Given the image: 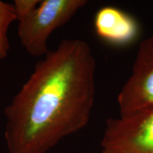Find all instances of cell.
Returning a JSON list of instances; mask_svg holds the SVG:
<instances>
[{"mask_svg":"<svg viewBox=\"0 0 153 153\" xmlns=\"http://www.w3.org/2000/svg\"><path fill=\"white\" fill-rule=\"evenodd\" d=\"M96 60L87 41L64 39L36 63L4 108L8 153H45L89 123Z\"/></svg>","mask_w":153,"mask_h":153,"instance_id":"obj_1","label":"cell"},{"mask_svg":"<svg viewBox=\"0 0 153 153\" xmlns=\"http://www.w3.org/2000/svg\"><path fill=\"white\" fill-rule=\"evenodd\" d=\"M87 0H43L26 19L19 22L20 43L30 55L43 57L48 52V40L57 28L71 20Z\"/></svg>","mask_w":153,"mask_h":153,"instance_id":"obj_2","label":"cell"},{"mask_svg":"<svg viewBox=\"0 0 153 153\" xmlns=\"http://www.w3.org/2000/svg\"><path fill=\"white\" fill-rule=\"evenodd\" d=\"M101 153H153V108L108 118Z\"/></svg>","mask_w":153,"mask_h":153,"instance_id":"obj_3","label":"cell"},{"mask_svg":"<svg viewBox=\"0 0 153 153\" xmlns=\"http://www.w3.org/2000/svg\"><path fill=\"white\" fill-rule=\"evenodd\" d=\"M120 116L153 108V36L140 44L132 72L118 93Z\"/></svg>","mask_w":153,"mask_h":153,"instance_id":"obj_4","label":"cell"},{"mask_svg":"<svg viewBox=\"0 0 153 153\" xmlns=\"http://www.w3.org/2000/svg\"><path fill=\"white\" fill-rule=\"evenodd\" d=\"M94 28L101 39L116 46H124L135 41L140 33L137 20L117 7L107 6L97 11Z\"/></svg>","mask_w":153,"mask_h":153,"instance_id":"obj_5","label":"cell"},{"mask_svg":"<svg viewBox=\"0 0 153 153\" xmlns=\"http://www.w3.org/2000/svg\"><path fill=\"white\" fill-rule=\"evenodd\" d=\"M15 21L16 18L12 4L0 0V62L8 55L10 48L8 30Z\"/></svg>","mask_w":153,"mask_h":153,"instance_id":"obj_6","label":"cell"},{"mask_svg":"<svg viewBox=\"0 0 153 153\" xmlns=\"http://www.w3.org/2000/svg\"><path fill=\"white\" fill-rule=\"evenodd\" d=\"M41 0H15L14 10L18 22L26 19L31 14L41 3Z\"/></svg>","mask_w":153,"mask_h":153,"instance_id":"obj_7","label":"cell"}]
</instances>
